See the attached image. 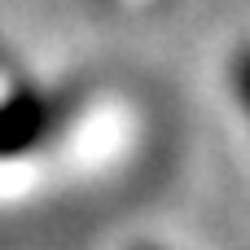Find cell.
<instances>
[{"label": "cell", "mask_w": 250, "mask_h": 250, "mask_svg": "<svg viewBox=\"0 0 250 250\" xmlns=\"http://www.w3.org/2000/svg\"><path fill=\"white\" fill-rule=\"evenodd\" d=\"M44 119H48L44 101H18V105L0 110V154H13V149L31 145L40 136Z\"/></svg>", "instance_id": "cell-1"}]
</instances>
